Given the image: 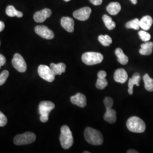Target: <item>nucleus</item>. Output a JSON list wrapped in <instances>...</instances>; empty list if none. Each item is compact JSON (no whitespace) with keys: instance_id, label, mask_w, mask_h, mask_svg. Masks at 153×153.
Listing matches in <instances>:
<instances>
[{"instance_id":"16","label":"nucleus","mask_w":153,"mask_h":153,"mask_svg":"<svg viewBox=\"0 0 153 153\" xmlns=\"http://www.w3.org/2000/svg\"><path fill=\"white\" fill-rule=\"evenodd\" d=\"M114 78L116 82L124 83L128 80V76L126 70L121 68L117 69L115 71Z\"/></svg>"},{"instance_id":"20","label":"nucleus","mask_w":153,"mask_h":153,"mask_svg":"<svg viewBox=\"0 0 153 153\" xmlns=\"http://www.w3.org/2000/svg\"><path fill=\"white\" fill-rule=\"evenodd\" d=\"M66 65L64 63H59V64H54L51 63L50 64V68H51L52 71L55 74V76L56 75H61L63 73H65L66 71Z\"/></svg>"},{"instance_id":"23","label":"nucleus","mask_w":153,"mask_h":153,"mask_svg":"<svg viewBox=\"0 0 153 153\" xmlns=\"http://www.w3.org/2000/svg\"><path fill=\"white\" fill-rule=\"evenodd\" d=\"M6 13L8 16L10 17L17 16L18 18H21L23 16L22 12L16 10V8L12 5L8 6L6 7Z\"/></svg>"},{"instance_id":"21","label":"nucleus","mask_w":153,"mask_h":153,"mask_svg":"<svg viewBox=\"0 0 153 153\" xmlns=\"http://www.w3.org/2000/svg\"><path fill=\"white\" fill-rule=\"evenodd\" d=\"M107 11L112 16L117 15L121 9V6L119 2H113L110 3L107 7Z\"/></svg>"},{"instance_id":"9","label":"nucleus","mask_w":153,"mask_h":153,"mask_svg":"<svg viewBox=\"0 0 153 153\" xmlns=\"http://www.w3.org/2000/svg\"><path fill=\"white\" fill-rule=\"evenodd\" d=\"M12 64L16 71L24 73L27 70V64L23 57L19 53H16L14 55L12 60Z\"/></svg>"},{"instance_id":"14","label":"nucleus","mask_w":153,"mask_h":153,"mask_svg":"<svg viewBox=\"0 0 153 153\" xmlns=\"http://www.w3.org/2000/svg\"><path fill=\"white\" fill-rule=\"evenodd\" d=\"M61 25L66 31L69 33H73L74 30V21L69 16H64L61 19Z\"/></svg>"},{"instance_id":"12","label":"nucleus","mask_w":153,"mask_h":153,"mask_svg":"<svg viewBox=\"0 0 153 153\" xmlns=\"http://www.w3.org/2000/svg\"><path fill=\"white\" fill-rule=\"evenodd\" d=\"M52 14V11L49 9H44L41 11H37L33 16V19L36 22L42 23L44 22Z\"/></svg>"},{"instance_id":"10","label":"nucleus","mask_w":153,"mask_h":153,"mask_svg":"<svg viewBox=\"0 0 153 153\" xmlns=\"http://www.w3.org/2000/svg\"><path fill=\"white\" fill-rule=\"evenodd\" d=\"M35 31L40 36L45 39L51 40L55 37L54 33L45 26H37L35 28Z\"/></svg>"},{"instance_id":"33","label":"nucleus","mask_w":153,"mask_h":153,"mask_svg":"<svg viewBox=\"0 0 153 153\" xmlns=\"http://www.w3.org/2000/svg\"><path fill=\"white\" fill-rule=\"evenodd\" d=\"M5 28V24L2 21H0V33L2 32Z\"/></svg>"},{"instance_id":"29","label":"nucleus","mask_w":153,"mask_h":153,"mask_svg":"<svg viewBox=\"0 0 153 153\" xmlns=\"http://www.w3.org/2000/svg\"><path fill=\"white\" fill-rule=\"evenodd\" d=\"M9 76V73L7 71H4L0 74V86L5 83Z\"/></svg>"},{"instance_id":"25","label":"nucleus","mask_w":153,"mask_h":153,"mask_svg":"<svg viewBox=\"0 0 153 153\" xmlns=\"http://www.w3.org/2000/svg\"><path fill=\"white\" fill-rule=\"evenodd\" d=\"M103 21L104 23L105 26L109 30H112L115 28L116 27V23L115 22L112 20V18L110 16L105 14L102 17Z\"/></svg>"},{"instance_id":"13","label":"nucleus","mask_w":153,"mask_h":153,"mask_svg":"<svg viewBox=\"0 0 153 153\" xmlns=\"http://www.w3.org/2000/svg\"><path fill=\"white\" fill-rule=\"evenodd\" d=\"M71 102L72 104L76 105L81 108L85 107L87 103L85 95L80 93H78L75 95L71 97Z\"/></svg>"},{"instance_id":"6","label":"nucleus","mask_w":153,"mask_h":153,"mask_svg":"<svg viewBox=\"0 0 153 153\" xmlns=\"http://www.w3.org/2000/svg\"><path fill=\"white\" fill-rule=\"evenodd\" d=\"M55 105L51 101H42L39 106L40 120L42 123H46L48 120L49 113L55 108Z\"/></svg>"},{"instance_id":"31","label":"nucleus","mask_w":153,"mask_h":153,"mask_svg":"<svg viewBox=\"0 0 153 153\" xmlns=\"http://www.w3.org/2000/svg\"><path fill=\"white\" fill-rule=\"evenodd\" d=\"M6 63V58L4 56L0 54V69L2 66L4 65Z\"/></svg>"},{"instance_id":"1","label":"nucleus","mask_w":153,"mask_h":153,"mask_svg":"<svg viewBox=\"0 0 153 153\" xmlns=\"http://www.w3.org/2000/svg\"><path fill=\"white\" fill-rule=\"evenodd\" d=\"M84 137L88 143L93 145H100L103 142V137L101 132L90 127L85 129Z\"/></svg>"},{"instance_id":"11","label":"nucleus","mask_w":153,"mask_h":153,"mask_svg":"<svg viewBox=\"0 0 153 153\" xmlns=\"http://www.w3.org/2000/svg\"><path fill=\"white\" fill-rule=\"evenodd\" d=\"M91 13V9L89 7H84L73 13V16L79 21H85L88 20Z\"/></svg>"},{"instance_id":"37","label":"nucleus","mask_w":153,"mask_h":153,"mask_svg":"<svg viewBox=\"0 0 153 153\" xmlns=\"http://www.w3.org/2000/svg\"><path fill=\"white\" fill-rule=\"evenodd\" d=\"M90 152H84L83 153H90Z\"/></svg>"},{"instance_id":"27","label":"nucleus","mask_w":153,"mask_h":153,"mask_svg":"<svg viewBox=\"0 0 153 153\" xmlns=\"http://www.w3.org/2000/svg\"><path fill=\"white\" fill-rule=\"evenodd\" d=\"M126 26L127 28H131L138 30L140 28V20L138 18H135L133 20H131V21L128 22L126 24Z\"/></svg>"},{"instance_id":"22","label":"nucleus","mask_w":153,"mask_h":153,"mask_svg":"<svg viewBox=\"0 0 153 153\" xmlns=\"http://www.w3.org/2000/svg\"><path fill=\"white\" fill-rule=\"evenodd\" d=\"M115 55L117 57L118 62L121 64L126 65L128 62L129 59L128 56L124 54L123 50L120 48H117L115 50Z\"/></svg>"},{"instance_id":"18","label":"nucleus","mask_w":153,"mask_h":153,"mask_svg":"<svg viewBox=\"0 0 153 153\" xmlns=\"http://www.w3.org/2000/svg\"><path fill=\"white\" fill-rule=\"evenodd\" d=\"M153 20L152 16H143L140 20V26L145 31L149 30L153 25Z\"/></svg>"},{"instance_id":"24","label":"nucleus","mask_w":153,"mask_h":153,"mask_svg":"<svg viewBox=\"0 0 153 153\" xmlns=\"http://www.w3.org/2000/svg\"><path fill=\"white\" fill-rule=\"evenodd\" d=\"M145 88L148 91H153V79L150 78L148 74H145L143 76Z\"/></svg>"},{"instance_id":"3","label":"nucleus","mask_w":153,"mask_h":153,"mask_svg":"<svg viewBox=\"0 0 153 153\" xmlns=\"http://www.w3.org/2000/svg\"><path fill=\"white\" fill-rule=\"evenodd\" d=\"M60 141L61 146L64 149H68L73 144V137L70 128L67 126H63L61 128Z\"/></svg>"},{"instance_id":"7","label":"nucleus","mask_w":153,"mask_h":153,"mask_svg":"<svg viewBox=\"0 0 153 153\" xmlns=\"http://www.w3.org/2000/svg\"><path fill=\"white\" fill-rule=\"evenodd\" d=\"M36 140V136L32 132H26L14 137V142L16 145H24L32 143Z\"/></svg>"},{"instance_id":"15","label":"nucleus","mask_w":153,"mask_h":153,"mask_svg":"<svg viewBox=\"0 0 153 153\" xmlns=\"http://www.w3.org/2000/svg\"><path fill=\"white\" fill-rule=\"evenodd\" d=\"M107 73L104 71H100L98 73V79L96 83V87L100 90L104 89L107 85L108 82L105 78Z\"/></svg>"},{"instance_id":"35","label":"nucleus","mask_w":153,"mask_h":153,"mask_svg":"<svg viewBox=\"0 0 153 153\" xmlns=\"http://www.w3.org/2000/svg\"><path fill=\"white\" fill-rule=\"evenodd\" d=\"M133 5H136L137 3V0H130Z\"/></svg>"},{"instance_id":"34","label":"nucleus","mask_w":153,"mask_h":153,"mask_svg":"<svg viewBox=\"0 0 153 153\" xmlns=\"http://www.w3.org/2000/svg\"><path fill=\"white\" fill-rule=\"evenodd\" d=\"M127 153H138V152L137 151H136L134 150H129L127 151Z\"/></svg>"},{"instance_id":"19","label":"nucleus","mask_w":153,"mask_h":153,"mask_svg":"<svg viewBox=\"0 0 153 153\" xmlns=\"http://www.w3.org/2000/svg\"><path fill=\"white\" fill-rule=\"evenodd\" d=\"M153 42H146L141 45V49L139 52L141 55L148 56L151 55L153 52Z\"/></svg>"},{"instance_id":"28","label":"nucleus","mask_w":153,"mask_h":153,"mask_svg":"<svg viewBox=\"0 0 153 153\" xmlns=\"http://www.w3.org/2000/svg\"><path fill=\"white\" fill-rule=\"evenodd\" d=\"M138 35L140 36V38L142 40L143 42H149L151 39V35L150 33H147L146 31H140L138 32Z\"/></svg>"},{"instance_id":"38","label":"nucleus","mask_w":153,"mask_h":153,"mask_svg":"<svg viewBox=\"0 0 153 153\" xmlns=\"http://www.w3.org/2000/svg\"><path fill=\"white\" fill-rule=\"evenodd\" d=\"M0 45H1V42H0Z\"/></svg>"},{"instance_id":"8","label":"nucleus","mask_w":153,"mask_h":153,"mask_svg":"<svg viewBox=\"0 0 153 153\" xmlns=\"http://www.w3.org/2000/svg\"><path fill=\"white\" fill-rule=\"evenodd\" d=\"M38 72L39 76L47 82H52L55 80V74L48 66L40 65L38 67Z\"/></svg>"},{"instance_id":"36","label":"nucleus","mask_w":153,"mask_h":153,"mask_svg":"<svg viewBox=\"0 0 153 153\" xmlns=\"http://www.w3.org/2000/svg\"><path fill=\"white\" fill-rule=\"evenodd\" d=\"M71 0H64V1H65V2H69V1H70Z\"/></svg>"},{"instance_id":"5","label":"nucleus","mask_w":153,"mask_h":153,"mask_svg":"<svg viewBox=\"0 0 153 153\" xmlns=\"http://www.w3.org/2000/svg\"><path fill=\"white\" fill-rule=\"evenodd\" d=\"M82 60L87 65H97L103 61V56L99 52H88L82 55Z\"/></svg>"},{"instance_id":"30","label":"nucleus","mask_w":153,"mask_h":153,"mask_svg":"<svg viewBox=\"0 0 153 153\" xmlns=\"http://www.w3.org/2000/svg\"><path fill=\"white\" fill-rule=\"evenodd\" d=\"M7 123V117L2 112L0 111V126L3 127L5 126Z\"/></svg>"},{"instance_id":"17","label":"nucleus","mask_w":153,"mask_h":153,"mask_svg":"<svg viewBox=\"0 0 153 153\" xmlns=\"http://www.w3.org/2000/svg\"><path fill=\"white\" fill-rule=\"evenodd\" d=\"M141 76L138 73H136L133 74L132 78L129 79L128 82V93L130 95L133 94V87L134 85L140 86V81L141 80Z\"/></svg>"},{"instance_id":"32","label":"nucleus","mask_w":153,"mask_h":153,"mask_svg":"<svg viewBox=\"0 0 153 153\" xmlns=\"http://www.w3.org/2000/svg\"><path fill=\"white\" fill-rule=\"evenodd\" d=\"M90 1L94 5L98 6L102 4L103 0H90Z\"/></svg>"},{"instance_id":"4","label":"nucleus","mask_w":153,"mask_h":153,"mask_svg":"<svg viewBox=\"0 0 153 153\" xmlns=\"http://www.w3.org/2000/svg\"><path fill=\"white\" fill-rule=\"evenodd\" d=\"M103 102L106 108V112L104 115V120L110 124L115 123L117 119V115L115 110L112 109L114 104L113 99L107 97L104 98Z\"/></svg>"},{"instance_id":"2","label":"nucleus","mask_w":153,"mask_h":153,"mask_svg":"<svg viewBox=\"0 0 153 153\" xmlns=\"http://www.w3.org/2000/svg\"><path fill=\"white\" fill-rule=\"evenodd\" d=\"M126 127L129 131L140 133L145 131L146 124L140 117L132 116L126 121Z\"/></svg>"},{"instance_id":"26","label":"nucleus","mask_w":153,"mask_h":153,"mask_svg":"<svg viewBox=\"0 0 153 153\" xmlns=\"http://www.w3.org/2000/svg\"><path fill=\"white\" fill-rule=\"evenodd\" d=\"M99 42L102 44L103 46L108 47L109 45L112 44V40L109 35H100L98 37Z\"/></svg>"}]
</instances>
